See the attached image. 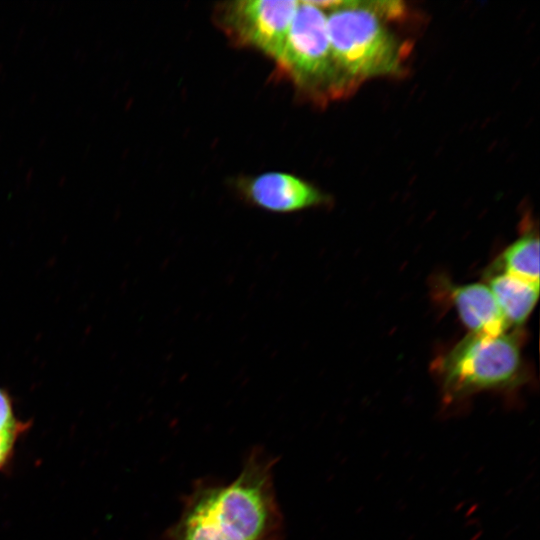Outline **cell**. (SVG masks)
Wrapping results in <instances>:
<instances>
[{"instance_id":"4","label":"cell","mask_w":540,"mask_h":540,"mask_svg":"<svg viewBox=\"0 0 540 540\" xmlns=\"http://www.w3.org/2000/svg\"><path fill=\"white\" fill-rule=\"evenodd\" d=\"M276 62L283 73L310 92L333 97L350 87L333 58L326 13L312 1H299Z\"/></svg>"},{"instance_id":"2","label":"cell","mask_w":540,"mask_h":540,"mask_svg":"<svg viewBox=\"0 0 540 540\" xmlns=\"http://www.w3.org/2000/svg\"><path fill=\"white\" fill-rule=\"evenodd\" d=\"M271 467L268 457L253 454L233 482L201 489L187 506L228 540H277L282 519Z\"/></svg>"},{"instance_id":"1","label":"cell","mask_w":540,"mask_h":540,"mask_svg":"<svg viewBox=\"0 0 540 540\" xmlns=\"http://www.w3.org/2000/svg\"><path fill=\"white\" fill-rule=\"evenodd\" d=\"M328 10L327 29L336 66L351 87L357 81L402 71L404 46L386 21L403 13L394 1H312Z\"/></svg>"},{"instance_id":"6","label":"cell","mask_w":540,"mask_h":540,"mask_svg":"<svg viewBox=\"0 0 540 540\" xmlns=\"http://www.w3.org/2000/svg\"><path fill=\"white\" fill-rule=\"evenodd\" d=\"M242 193L254 206L275 213H292L325 203L313 185L286 172H266L242 184Z\"/></svg>"},{"instance_id":"9","label":"cell","mask_w":540,"mask_h":540,"mask_svg":"<svg viewBox=\"0 0 540 540\" xmlns=\"http://www.w3.org/2000/svg\"><path fill=\"white\" fill-rule=\"evenodd\" d=\"M502 273L539 283V238L528 233L510 244L499 257Z\"/></svg>"},{"instance_id":"8","label":"cell","mask_w":540,"mask_h":540,"mask_svg":"<svg viewBox=\"0 0 540 540\" xmlns=\"http://www.w3.org/2000/svg\"><path fill=\"white\" fill-rule=\"evenodd\" d=\"M487 286L508 326L524 324L539 297L538 282L526 281L502 272L493 274Z\"/></svg>"},{"instance_id":"10","label":"cell","mask_w":540,"mask_h":540,"mask_svg":"<svg viewBox=\"0 0 540 540\" xmlns=\"http://www.w3.org/2000/svg\"><path fill=\"white\" fill-rule=\"evenodd\" d=\"M27 427V423L17 419L9 395L0 388V439H19Z\"/></svg>"},{"instance_id":"7","label":"cell","mask_w":540,"mask_h":540,"mask_svg":"<svg viewBox=\"0 0 540 540\" xmlns=\"http://www.w3.org/2000/svg\"><path fill=\"white\" fill-rule=\"evenodd\" d=\"M448 289L461 321L472 334L499 336L506 333L509 326L487 285H449Z\"/></svg>"},{"instance_id":"3","label":"cell","mask_w":540,"mask_h":540,"mask_svg":"<svg viewBox=\"0 0 540 540\" xmlns=\"http://www.w3.org/2000/svg\"><path fill=\"white\" fill-rule=\"evenodd\" d=\"M521 370L519 343L506 333L499 336L470 333L438 364L445 398L449 402L481 391L514 386Z\"/></svg>"},{"instance_id":"5","label":"cell","mask_w":540,"mask_h":540,"mask_svg":"<svg viewBox=\"0 0 540 540\" xmlns=\"http://www.w3.org/2000/svg\"><path fill=\"white\" fill-rule=\"evenodd\" d=\"M299 5L295 0H240L220 9V24L238 44L279 57Z\"/></svg>"},{"instance_id":"11","label":"cell","mask_w":540,"mask_h":540,"mask_svg":"<svg viewBox=\"0 0 540 540\" xmlns=\"http://www.w3.org/2000/svg\"><path fill=\"white\" fill-rule=\"evenodd\" d=\"M17 440H0V471H2L11 461Z\"/></svg>"}]
</instances>
